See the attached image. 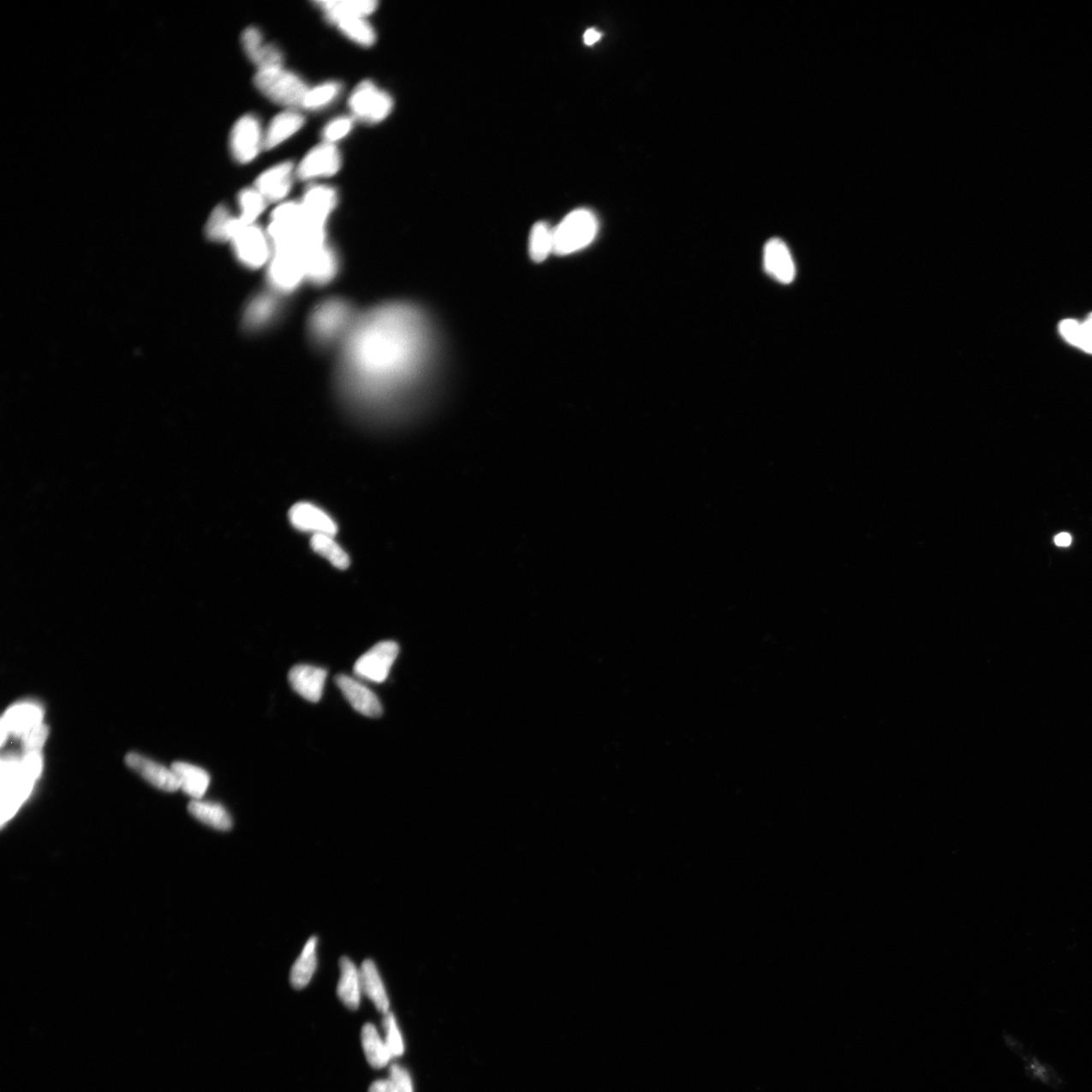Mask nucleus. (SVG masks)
Instances as JSON below:
<instances>
[{"mask_svg": "<svg viewBox=\"0 0 1092 1092\" xmlns=\"http://www.w3.org/2000/svg\"><path fill=\"white\" fill-rule=\"evenodd\" d=\"M358 313L347 300L324 301L313 310L307 324L310 338L320 349L343 344L356 321Z\"/></svg>", "mask_w": 1092, "mask_h": 1092, "instance_id": "2", "label": "nucleus"}, {"mask_svg": "<svg viewBox=\"0 0 1092 1092\" xmlns=\"http://www.w3.org/2000/svg\"><path fill=\"white\" fill-rule=\"evenodd\" d=\"M289 520L294 528L302 532H311L313 535L335 536L338 531L337 524L331 516L311 503L295 504L290 509Z\"/></svg>", "mask_w": 1092, "mask_h": 1092, "instance_id": "12", "label": "nucleus"}, {"mask_svg": "<svg viewBox=\"0 0 1092 1092\" xmlns=\"http://www.w3.org/2000/svg\"><path fill=\"white\" fill-rule=\"evenodd\" d=\"M329 21L337 26L341 32L345 33L352 41L361 45V46H372L375 42V39H377L373 27L364 18L337 16V18L329 20Z\"/></svg>", "mask_w": 1092, "mask_h": 1092, "instance_id": "30", "label": "nucleus"}, {"mask_svg": "<svg viewBox=\"0 0 1092 1092\" xmlns=\"http://www.w3.org/2000/svg\"><path fill=\"white\" fill-rule=\"evenodd\" d=\"M341 87L337 82H326L309 89L304 100V108L318 110L329 104L337 97Z\"/></svg>", "mask_w": 1092, "mask_h": 1092, "instance_id": "35", "label": "nucleus"}, {"mask_svg": "<svg viewBox=\"0 0 1092 1092\" xmlns=\"http://www.w3.org/2000/svg\"><path fill=\"white\" fill-rule=\"evenodd\" d=\"M553 229L545 222L535 224L529 237V254L535 262L545 261L553 254Z\"/></svg>", "mask_w": 1092, "mask_h": 1092, "instance_id": "33", "label": "nucleus"}, {"mask_svg": "<svg viewBox=\"0 0 1092 1092\" xmlns=\"http://www.w3.org/2000/svg\"><path fill=\"white\" fill-rule=\"evenodd\" d=\"M764 266L767 273L781 283H791L797 276L791 252L779 238H773L767 242L764 248Z\"/></svg>", "mask_w": 1092, "mask_h": 1092, "instance_id": "14", "label": "nucleus"}, {"mask_svg": "<svg viewBox=\"0 0 1092 1092\" xmlns=\"http://www.w3.org/2000/svg\"><path fill=\"white\" fill-rule=\"evenodd\" d=\"M399 652L400 647L395 641L379 642L356 660L355 675L374 683L385 682Z\"/></svg>", "mask_w": 1092, "mask_h": 1092, "instance_id": "8", "label": "nucleus"}, {"mask_svg": "<svg viewBox=\"0 0 1092 1092\" xmlns=\"http://www.w3.org/2000/svg\"><path fill=\"white\" fill-rule=\"evenodd\" d=\"M361 984L363 994L373 1001V1004L379 1012L384 1015L390 1011V1000L385 988V985L380 977L377 966L372 960H366L362 963L361 968Z\"/></svg>", "mask_w": 1092, "mask_h": 1092, "instance_id": "24", "label": "nucleus"}, {"mask_svg": "<svg viewBox=\"0 0 1092 1092\" xmlns=\"http://www.w3.org/2000/svg\"><path fill=\"white\" fill-rule=\"evenodd\" d=\"M48 735L49 728L44 724L38 725L26 732L21 737V747L24 754H40L45 743L47 741Z\"/></svg>", "mask_w": 1092, "mask_h": 1092, "instance_id": "37", "label": "nucleus"}, {"mask_svg": "<svg viewBox=\"0 0 1092 1092\" xmlns=\"http://www.w3.org/2000/svg\"><path fill=\"white\" fill-rule=\"evenodd\" d=\"M316 4L325 11L329 21L337 16L366 18L377 9L379 3L374 0H329V2H317Z\"/></svg>", "mask_w": 1092, "mask_h": 1092, "instance_id": "29", "label": "nucleus"}, {"mask_svg": "<svg viewBox=\"0 0 1092 1092\" xmlns=\"http://www.w3.org/2000/svg\"><path fill=\"white\" fill-rule=\"evenodd\" d=\"M173 772L176 773L181 788L184 792L194 799L200 800L204 797L210 785V776L204 769L199 768L197 766L181 763L177 761L172 765Z\"/></svg>", "mask_w": 1092, "mask_h": 1092, "instance_id": "25", "label": "nucleus"}, {"mask_svg": "<svg viewBox=\"0 0 1092 1092\" xmlns=\"http://www.w3.org/2000/svg\"><path fill=\"white\" fill-rule=\"evenodd\" d=\"M389 1079L400 1092H414L410 1073L408 1072L407 1069L400 1066L399 1064H393L390 1067Z\"/></svg>", "mask_w": 1092, "mask_h": 1092, "instance_id": "39", "label": "nucleus"}, {"mask_svg": "<svg viewBox=\"0 0 1092 1092\" xmlns=\"http://www.w3.org/2000/svg\"><path fill=\"white\" fill-rule=\"evenodd\" d=\"M335 683L357 713L373 719L383 714L382 703L377 695L361 682L349 676L338 675Z\"/></svg>", "mask_w": 1092, "mask_h": 1092, "instance_id": "13", "label": "nucleus"}, {"mask_svg": "<svg viewBox=\"0 0 1092 1092\" xmlns=\"http://www.w3.org/2000/svg\"><path fill=\"white\" fill-rule=\"evenodd\" d=\"M311 546L313 552L326 558L335 568L346 570L349 567L350 558L349 554L334 540V536L328 534L313 535Z\"/></svg>", "mask_w": 1092, "mask_h": 1092, "instance_id": "32", "label": "nucleus"}, {"mask_svg": "<svg viewBox=\"0 0 1092 1092\" xmlns=\"http://www.w3.org/2000/svg\"><path fill=\"white\" fill-rule=\"evenodd\" d=\"M43 711L33 704H20L11 707L4 714L2 721V743H4L9 733L22 737L26 732L42 724Z\"/></svg>", "mask_w": 1092, "mask_h": 1092, "instance_id": "20", "label": "nucleus"}, {"mask_svg": "<svg viewBox=\"0 0 1092 1092\" xmlns=\"http://www.w3.org/2000/svg\"><path fill=\"white\" fill-rule=\"evenodd\" d=\"M326 677V670L309 665H295L289 673L291 688L312 703L320 701Z\"/></svg>", "mask_w": 1092, "mask_h": 1092, "instance_id": "17", "label": "nucleus"}, {"mask_svg": "<svg viewBox=\"0 0 1092 1092\" xmlns=\"http://www.w3.org/2000/svg\"><path fill=\"white\" fill-rule=\"evenodd\" d=\"M230 242L233 245L237 259L252 270L268 265L272 259L273 249L271 239L267 232L263 231L256 224H244L239 218Z\"/></svg>", "mask_w": 1092, "mask_h": 1092, "instance_id": "5", "label": "nucleus"}, {"mask_svg": "<svg viewBox=\"0 0 1092 1092\" xmlns=\"http://www.w3.org/2000/svg\"><path fill=\"white\" fill-rule=\"evenodd\" d=\"M242 44L246 55L257 67L259 71L283 67V55L281 50L272 44H266L260 30L248 27L242 35Z\"/></svg>", "mask_w": 1092, "mask_h": 1092, "instance_id": "16", "label": "nucleus"}, {"mask_svg": "<svg viewBox=\"0 0 1092 1092\" xmlns=\"http://www.w3.org/2000/svg\"><path fill=\"white\" fill-rule=\"evenodd\" d=\"M238 222L239 218L232 216L225 206H218L206 224V235L212 240L226 242L231 240Z\"/></svg>", "mask_w": 1092, "mask_h": 1092, "instance_id": "31", "label": "nucleus"}, {"mask_svg": "<svg viewBox=\"0 0 1092 1092\" xmlns=\"http://www.w3.org/2000/svg\"><path fill=\"white\" fill-rule=\"evenodd\" d=\"M435 355L427 313L410 302H385L358 315L341 344L336 385L358 410L396 411L422 389Z\"/></svg>", "mask_w": 1092, "mask_h": 1092, "instance_id": "1", "label": "nucleus"}, {"mask_svg": "<svg viewBox=\"0 0 1092 1092\" xmlns=\"http://www.w3.org/2000/svg\"><path fill=\"white\" fill-rule=\"evenodd\" d=\"M318 938L313 937L306 943L290 971V983L295 989H302L310 983L317 969Z\"/></svg>", "mask_w": 1092, "mask_h": 1092, "instance_id": "27", "label": "nucleus"}, {"mask_svg": "<svg viewBox=\"0 0 1092 1092\" xmlns=\"http://www.w3.org/2000/svg\"><path fill=\"white\" fill-rule=\"evenodd\" d=\"M307 227L326 233V222L337 204V194L331 188L316 186L307 189L301 201Z\"/></svg>", "mask_w": 1092, "mask_h": 1092, "instance_id": "10", "label": "nucleus"}, {"mask_svg": "<svg viewBox=\"0 0 1092 1092\" xmlns=\"http://www.w3.org/2000/svg\"><path fill=\"white\" fill-rule=\"evenodd\" d=\"M263 146L261 128L255 116L241 117L234 125L230 136V149L240 164H248L259 155Z\"/></svg>", "mask_w": 1092, "mask_h": 1092, "instance_id": "9", "label": "nucleus"}, {"mask_svg": "<svg viewBox=\"0 0 1092 1092\" xmlns=\"http://www.w3.org/2000/svg\"><path fill=\"white\" fill-rule=\"evenodd\" d=\"M294 166L283 162L270 168L256 179L255 188L267 201H279L287 197L293 182Z\"/></svg>", "mask_w": 1092, "mask_h": 1092, "instance_id": "19", "label": "nucleus"}, {"mask_svg": "<svg viewBox=\"0 0 1092 1092\" xmlns=\"http://www.w3.org/2000/svg\"><path fill=\"white\" fill-rule=\"evenodd\" d=\"M254 83L259 91L273 103L289 108L302 106L310 89L299 75L283 69V67L257 72Z\"/></svg>", "mask_w": 1092, "mask_h": 1092, "instance_id": "4", "label": "nucleus"}, {"mask_svg": "<svg viewBox=\"0 0 1092 1092\" xmlns=\"http://www.w3.org/2000/svg\"><path fill=\"white\" fill-rule=\"evenodd\" d=\"M340 978L337 995L347 1009L355 1011L360 1007L362 991L361 969H357L349 958L340 960Z\"/></svg>", "mask_w": 1092, "mask_h": 1092, "instance_id": "22", "label": "nucleus"}, {"mask_svg": "<svg viewBox=\"0 0 1092 1092\" xmlns=\"http://www.w3.org/2000/svg\"><path fill=\"white\" fill-rule=\"evenodd\" d=\"M1077 347L1086 354L1092 355V313L1084 322L1080 323Z\"/></svg>", "mask_w": 1092, "mask_h": 1092, "instance_id": "40", "label": "nucleus"}, {"mask_svg": "<svg viewBox=\"0 0 1092 1092\" xmlns=\"http://www.w3.org/2000/svg\"><path fill=\"white\" fill-rule=\"evenodd\" d=\"M351 128L352 120L350 117H337V119L330 122L329 124L325 127L323 131L325 141L331 144L336 141H339V140L344 138L347 134L351 131Z\"/></svg>", "mask_w": 1092, "mask_h": 1092, "instance_id": "38", "label": "nucleus"}, {"mask_svg": "<svg viewBox=\"0 0 1092 1092\" xmlns=\"http://www.w3.org/2000/svg\"><path fill=\"white\" fill-rule=\"evenodd\" d=\"M368 1092H400V1091L397 1090V1089L396 1088V1085L393 1083H391V1080L388 1078V1079H382V1080H378V1082H374L371 1085V1088H369Z\"/></svg>", "mask_w": 1092, "mask_h": 1092, "instance_id": "42", "label": "nucleus"}, {"mask_svg": "<svg viewBox=\"0 0 1092 1092\" xmlns=\"http://www.w3.org/2000/svg\"><path fill=\"white\" fill-rule=\"evenodd\" d=\"M188 811L195 819L215 830L226 832L233 826L231 815L220 804L194 800L188 805Z\"/></svg>", "mask_w": 1092, "mask_h": 1092, "instance_id": "28", "label": "nucleus"}, {"mask_svg": "<svg viewBox=\"0 0 1092 1092\" xmlns=\"http://www.w3.org/2000/svg\"><path fill=\"white\" fill-rule=\"evenodd\" d=\"M383 1026H384L385 1035L384 1039L385 1041L386 1046H388L391 1057L393 1058L401 1057L403 1054H404L405 1044H404V1040H403L402 1033L399 1029V1026H397V1019L394 1017L393 1013L390 1011L388 1013H385L384 1017Z\"/></svg>", "mask_w": 1092, "mask_h": 1092, "instance_id": "36", "label": "nucleus"}, {"mask_svg": "<svg viewBox=\"0 0 1092 1092\" xmlns=\"http://www.w3.org/2000/svg\"><path fill=\"white\" fill-rule=\"evenodd\" d=\"M304 122V116L295 110H285L283 113L277 115L272 121L270 127H268L266 135L263 139V147L266 149L276 148L277 146L300 131Z\"/></svg>", "mask_w": 1092, "mask_h": 1092, "instance_id": "23", "label": "nucleus"}, {"mask_svg": "<svg viewBox=\"0 0 1092 1092\" xmlns=\"http://www.w3.org/2000/svg\"><path fill=\"white\" fill-rule=\"evenodd\" d=\"M361 1045L369 1065L375 1069L388 1066L391 1057L384 1038L380 1037L373 1023H367L361 1030Z\"/></svg>", "mask_w": 1092, "mask_h": 1092, "instance_id": "26", "label": "nucleus"}, {"mask_svg": "<svg viewBox=\"0 0 1092 1092\" xmlns=\"http://www.w3.org/2000/svg\"><path fill=\"white\" fill-rule=\"evenodd\" d=\"M267 200L256 188H246L239 194L241 214L240 221L244 224H255L266 208Z\"/></svg>", "mask_w": 1092, "mask_h": 1092, "instance_id": "34", "label": "nucleus"}, {"mask_svg": "<svg viewBox=\"0 0 1092 1092\" xmlns=\"http://www.w3.org/2000/svg\"><path fill=\"white\" fill-rule=\"evenodd\" d=\"M1079 328L1080 322L1073 320V319H1067V320L1062 321L1059 325L1062 337L1075 347L1077 344Z\"/></svg>", "mask_w": 1092, "mask_h": 1092, "instance_id": "41", "label": "nucleus"}, {"mask_svg": "<svg viewBox=\"0 0 1092 1092\" xmlns=\"http://www.w3.org/2000/svg\"><path fill=\"white\" fill-rule=\"evenodd\" d=\"M128 768L138 773L144 779L156 788L166 792H175L181 788V782L176 773L168 770L164 766L155 763L148 758L138 754H128L126 757Z\"/></svg>", "mask_w": 1092, "mask_h": 1092, "instance_id": "15", "label": "nucleus"}, {"mask_svg": "<svg viewBox=\"0 0 1092 1092\" xmlns=\"http://www.w3.org/2000/svg\"><path fill=\"white\" fill-rule=\"evenodd\" d=\"M1071 536L1068 534H1060L1055 537V543L1058 546L1066 547L1071 545Z\"/></svg>", "mask_w": 1092, "mask_h": 1092, "instance_id": "44", "label": "nucleus"}, {"mask_svg": "<svg viewBox=\"0 0 1092 1092\" xmlns=\"http://www.w3.org/2000/svg\"><path fill=\"white\" fill-rule=\"evenodd\" d=\"M601 37H602V33L600 32L597 31L596 29H589V30H587L585 33L584 42L587 45V46H592V45L600 40Z\"/></svg>", "mask_w": 1092, "mask_h": 1092, "instance_id": "43", "label": "nucleus"}, {"mask_svg": "<svg viewBox=\"0 0 1092 1092\" xmlns=\"http://www.w3.org/2000/svg\"><path fill=\"white\" fill-rule=\"evenodd\" d=\"M281 302L273 294H261L252 299L244 312V327L256 331L271 324L281 311Z\"/></svg>", "mask_w": 1092, "mask_h": 1092, "instance_id": "21", "label": "nucleus"}, {"mask_svg": "<svg viewBox=\"0 0 1092 1092\" xmlns=\"http://www.w3.org/2000/svg\"><path fill=\"white\" fill-rule=\"evenodd\" d=\"M305 259L307 279L313 283H329L338 272V257L327 243L307 250Z\"/></svg>", "mask_w": 1092, "mask_h": 1092, "instance_id": "18", "label": "nucleus"}, {"mask_svg": "<svg viewBox=\"0 0 1092 1092\" xmlns=\"http://www.w3.org/2000/svg\"><path fill=\"white\" fill-rule=\"evenodd\" d=\"M598 220L590 210H576L553 229V254L569 255L584 249L595 239Z\"/></svg>", "mask_w": 1092, "mask_h": 1092, "instance_id": "3", "label": "nucleus"}, {"mask_svg": "<svg viewBox=\"0 0 1092 1092\" xmlns=\"http://www.w3.org/2000/svg\"><path fill=\"white\" fill-rule=\"evenodd\" d=\"M267 266L268 279L279 293H290L307 279L305 252L298 249H273Z\"/></svg>", "mask_w": 1092, "mask_h": 1092, "instance_id": "6", "label": "nucleus"}, {"mask_svg": "<svg viewBox=\"0 0 1092 1092\" xmlns=\"http://www.w3.org/2000/svg\"><path fill=\"white\" fill-rule=\"evenodd\" d=\"M393 99L390 94L380 91L371 81L358 84L349 98V108L357 119L363 122H379L386 119L393 110Z\"/></svg>", "mask_w": 1092, "mask_h": 1092, "instance_id": "7", "label": "nucleus"}, {"mask_svg": "<svg viewBox=\"0 0 1092 1092\" xmlns=\"http://www.w3.org/2000/svg\"><path fill=\"white\" fill-rule=\"evenodd\" d=\"M341 156L336 146L325 142L312 149L301 160L296 175L302 179L328 177L336 175L340 170Z\"/></svg>", "mask_w": 1092, "mask_h": 1092, "instance_id": "11", "label": "nucleus"}]
</instances>
